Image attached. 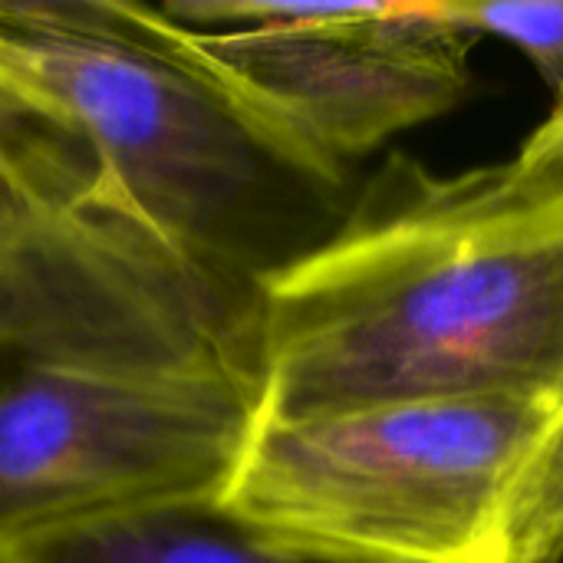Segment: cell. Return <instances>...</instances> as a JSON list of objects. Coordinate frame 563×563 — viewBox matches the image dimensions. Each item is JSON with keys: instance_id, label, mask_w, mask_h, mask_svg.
Listing matches in <instances>:
<instances>
[{"instance_id": "4", "label": "cell", "mask_w": 563, "mask_h": 563, "mask_svg": "<svg viewBox=\"0 0 563 563\" xmlns=\"http://www.w3.org/2000/svg\"><path fill=\"white\" fill-rule=\"evenodd\" d=\"M257 426L254 350L0 356V544L139 511H218Z\"/></svg>"}, {"instance_id": "5", "label": "cell", "mask_w": 563, "mask_h": 563, "mask_svg": "<svg viewBox=\"0 0 563 563\" xmlns=\"http://www.w3.org/2000/svg\"><path fill=\"white\" fill-rule=\"evenodd\" d=\"M300 172L346 191L353 162L462 102L475 36L426 3H139Z\"/></svg>"}, {"instance_id": "2", "label": "cell", "mask_w": 563, "mask_h": 563, "mask_svg": "<svg viewBox=\"0 0 563 563\" xmlns=\"http://www.w3.org/2000/svg\"><path fill=\"white\" fill-rule=\"evenodd\" d=\"M0 89L73 145L92 214L234 307L257 310L261 284L346 211L139 3H0Z\"/></svg>"}, {"instance_id": "11", "label": "cell", "mask_w": 563, "mask_h": 563, "mask_svg": "<svg viewBox=\"0 0 563 563\" xmlns=\"http://www.w3.org/2000/svg\"><path fill=\"white\" fill-rule=\"evenodd\" d=\"M511 162L525 172L563 168V102H558L548 112L544 122L534 125V132L521 142V148Z\"/></svg>"}, {"instance_id": "3", "label": "cell", "mask_w": 563, "mask_h": 563, "mask_svg": "<svg viewBox=\"0 0 563 563\" xmlns=\"http://www.w3.org/2000/svg\"><path fill=\"white\" fill-rule=\"evenodd\" d=\"M551 409L472 396L261 422L214 515L310 563H508V495Z\"/></svg>"}, {"instance_id": "6", "label": "cell", "mask_w": 563, "mask_h": 563, "mask_svg": "<svg viewBox=\"0 0 563 563\" xmlns=\"http://www.w3.org/2000/svg\"><path fill=\"white\" fill-rule=\"evenodd\" d=\"M257 353L234 307L86 208L79 188L0 162V356L188 360Z\"/></svg>"}, {"instance_id": "9", "label": "cell", "mask_w": 563, "mask_h": 563, "mask_svg": "<svg viewBox=\"0 0 563 563\" xmlns=\"http://www.w3.org/2000/svg\"><path fill=\"white\" fill-rule=\"evenodd\" d=\"M426 10L468 36L492 33L518 46L563 102V0H432Z\"/></svg>"}, {"instance_id": "8", "label": "cell", "mask_w": 563, "mask_h": 563, "mask_svg": "<svg viewBox=\"0 0 563 563\" xmlns=\"http://www.w3.org/2000/svg\"><path fill=\"white\" fill-rule=\"evenodd\" d=\"M505 551L508 563H563V396L511 485Z\"/></svg>"}, {"instance_id": "10", "label": "cell", "mask_w": 563, "mask_h": 563, "mask_svg": "<svg viewBox=\"0 0 563 563\" xmlns=\"http://www.w3.org/2000/svg\"><path fill=\"white\" fill-rule=\"evenodd\" d=\"M0 162L49 175L63 185H73L86 198V168L73 145L36 122L7 89H0Z\"/></svg>"}, {"instance_id": "1", "label": "cell", "mask_w": 563, "mask_h": 563, "mask_svg": "<svg viewBox=\"0 0 563 563\" xmlns=\"http://www.w3.org/2000/svg\"><path fill=\"white\" fill-rule=\"evenodd\" d=\"M261 422L563 396V168L393 155L257 294Z\"/></svg>"}, {"instance_id": "7", "label": "cell", "mask_w": 563, "mask_h": 563, "mask_svg": "<svg viewBox=\"0 0 563 563\" xmlns=\"http://www.w3.org/2000/svg\"><path fill=\"white\" fill-rule=\"evenodd\" d=\"M0 563H310L214 511H139L0 544Z\"/></svg>"}]
</instances>
